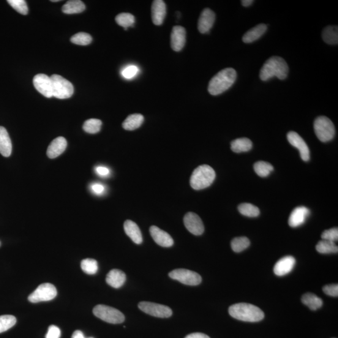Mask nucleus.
I'll use <instances>...</instances> for the list:
<instances>
[{
    "instance_id": "49530a36",
    "label": "nucleus",
    "mask_w": 338,
    "mask_h": 338,
    "mask_svg": "<svg viewBox=\"0 0 338 338\" xmlns=\"http://www.w3.org/2000/svg\"><path fill=\"white\" fill-rule=\"evenodd\" d=\"M185 338H210L208 335L201 333V332H195V333L187 335Z\"/></svg>"
},
{
    "instance_id": "bb28decb",
    "label": "nucleus",
    "mask_w": 338,
    "mask_h": 338,
    "mask_svg": "<svg viewBox=\"0 0 338 338\" xmlns=\"http://www.w3.org/2000/svg\"><path fill=\"white\" fill-rule=\"evenodd\" d=\"M144 117L141 114H135L127 117L122 124V126L126 130H134L140 127L143 124Z\"/></svg>"
},
{
    "instance_id": "cd10ccee",
    "label": "nucleus",
    "mask_w": 338,
    "mask_h": 338,
    "mask_svg": "<svg viewBox=\"0 0 338 338\" xmlns=\"http://www.w3.org/2000/svg\"><path fill=\"white\" fill-rule=\"evenodd\" d=\"M302 303L306 305L311 310L316 311L323 306V301L318 296L313 293H306L301 298Z\"/></svg>"
},
{
    "instance_id": "f704fd0d",
    "label": "nucleus",
    "mask_w": 338,
    "mask_h": 338,
    "mask_svg": "<svg viewBox=\"0 0 338 338\" xmlns=\"http://www.w3.org/2000/svg\"><path fill=\"white\" fill-rule=\"evenodd\" d=\"M250 246V241L246 237L234 238L231 242L232 249L236 252H241Z\"/></svg>"
},
{
    "instance_id": "f8f14e48",
    "label": "nucleus",
    "mask_w": 338,
    "mask_h": 338,
    "mask_svg": "<svg viewBox=\"0 0 338 338\" xmlns=\"http://www.w3.org/2000/svg\"><path fill=\"white\" fill-rule=\"evenodd\" d=\"M287 138L291 145L299 150L301 159L304 161H308L310 159L309 147L301 136L295 132H290L288 133Z\"/></svg>"
},
{
    "instance_id": "1a4fd4ad",
    "label": "nucleus",
    "mask_w": 338,
    "mask_h": 338,
    "mask_svg": "<svg viewBox=\"0 0 338 338\" xmlns=\"http://www.w3.org/2000/svg\"><path fill=\"white\" fill-rule=\"evenodd\" d=\"M169 277L178 280L182 284L189 286H197L202 282V277L197 272L185 269L173 270L168 274Z\"/></svg>"
},
{
    "instance_id": "7ed1b4c3",
    "label": "nucleus",
    "mask_w": 338,
    "mask_h": 338,
    "mask_svg": "<svg viewBox=\"0 0 338 338\" xmlns=\"http://www.w3.org/2000/svg\"><path fill=\"white\" fill-rule=\"evenodd\" d=\"M229 313L232 317L246 322H259L264 318V313L260 308L247 303L232 305Z\"/></svg>"
},
{
    "instance_id": "7c9ffc66",
    "label": "nucleus",
    "mask_w": 338,
    "mask_h": 338,
    "mask_svg": "<svg viewBox=\"0 0 338 338\" xmlns=\"http://www.w3.org/2000/svg\"><path fill=\"white\" fill-rule=\"evenodd\" d=\"M238 210L242 215L249 217H256L260 214V209L255 206L249 203L240 204Z\"/></svg>"
},
{
    "instance_id": "393cba45",
    "label": "nucleus",
    "mask_w": 338,
    "mask_h": 338,
    "mask_svg": "<svg viewBox=\"0 0 338 338\" xmlns=\"http://www.w3.org/2000/svg\"><path fill=\"white\" fill-rule=\"evenodd\" d=\"M231 147L232 151L235 153H241L249 151L252 149V143L249 138H239L232 142Z\"/></svg>"
},
{
    "instance_id": "f257e3e1",
    "label": "nucleus",
    "mask_w": 338,
    "mask_h": 338,
    "mask_svg": "<svg viewBox=\"0 0 338 338\" xmlns=\"http://www.w3.org/2000/svg\"><path fill=\"white\" fill-rule=\"evenodd\" d=\"M289 67L284 59L279 57H272L269 59L261 68L260 78L267 81L274 77L285 80L288 77Z\"/></svg>"
},
{
    "instance_id": "c756f323",
    "label": "nucleus",
    "mask_w": 338,
    "mask_h": 338,
    "mask_svg": "<svg viewBox=\"0 0 338 338\" xmlns=\"http://www.w3.org/2000/svg\"><path fill=\"white\" fill-rule=\"evenodd\" d=\"M316 250L321 254L337 253L338 247L335 242L322 240L316 245Z\"/></svg>"
},
{
    "instance_id": "f3484780",
    "label": "nucleus",
    "mask_w": 338,
    "mask_h": 338,
    "mask_svg": "<svg viewBox=\"0 0 338 338\" xmlns=\"http://www.w3.org/2000/svg\"><path fill=\"white\" fill-rule=\"evenodd\" d=\"M186 32L184 27L174 26L171 33V47L175 51H180L184 48L185 43Z\"/></svg>"
},
{
    "instance_id": "a19ab883",
    "label": "nucleus",
    "mask_w": 338,
    "mask_h": 338,
    "mask_svg": "<svg viewBox=\"0 0 338 338\" xmlns=\"http://www.w3.org/2000/svg\"><path fill=\"white\" fill-rule=\"evenodd\" d=\"M138 69L135 65H130L122 70V75L125 78L130 79L137 74Z\"/></svg>"
},
{
    "instance_id": "473e14b6",
    "label": "nucleus",
    "mask_w": 338,
    "mask_h": 338,
    "mask_svg": "<svg viewBox=\"0 0 338 338\" xmlns=\"http://www.w3.org/2000/svg\"><path fill=\"white\" fill-rule=\"evenodd\" d=\"M254 168L256 173L261 177H268L274 170L273 166L268 162L260 161L255 163Z\"/></svg>"
},
{
    "instance_id": "c9c22d12",
    "label": "nucleus",
    "mask_w": 338,
    "mask_h": 338,
    "mask_svg": "<svg viewBox=\"0 0 338 338\" xmlns=\"http://www.w3.org/2000/svg\"><path fill=\"white\" fill-rule=\"evenodd\" d=\"M81 268L86 274L93 275L97 273L99 266L96 260L93 259H86L81 262Z\"/></svg>"
},
{
    "instance_id": "0eeeda50",
    "label": "nucleus",
    "mask_w": 338,
    "mask_h": 338,
    "mask_svg": "<svg viewBox=\"0 0 338 338\" xmlns=\"http://www.w3.org/2000/svg\"><path fill=\"white\" fill-rule=\"evenodd\" d=\"M93 313L96 317L111 324H121L125 321V316L116 308L99 304L94 307Z\"/></svg>"
},
{
    "instance_id": "4be33fe9",
    "label": "nucleus",
    "mask_w": 338,
    "mask_h": 338,
    "mask_svg": "<svg viewBox=\"0 0 338 338\" xmlns=\"http://www.w3.org/2000/svg\"><path fill=\"white\" fill-rule=\"evenodd\" d=\"M124 228L125 233L134 243L140 244L143 242V235L137 223L132 220H127L124 223Z\"/></svg>"
},
{
    "instance_id": "6e6552de",
    "label": "nucleus",
    "mask_w": 338,
    "mask_h": 338,
    "mask_svg": "<svg viewBox=\"0 0 338 338\" xmlns=\"http://www.w3.org/2000/svg\"><path fill=\"white\" fill-rule=\"evenodd\" d=\"M57 295L55 287L50 283H44L38 287L29 297L30 302L33 303L48 301L53 299Z\"/></svg>"
},
{
    "instance_id": "4468645a",
    "label": "nucleus",
    "mask_w": 338,
    "mask_h": 338,
    "mask_svg": "<svg viewBox=\"0 0 338 338\" xmlns=\"http://www.w3.org/2000/svg\"><path fill=\"white\" fill-rule=\"evenodd\" d=\"M215 15L213 11L205 8L202 12L198 21V30L201 34H207L213 26Z\"/></svg>"
},
{
    "instance_id": "3c124183",
    "label": "nucleus",
    "mask_w": 338,
    "mask_h": 338,
    "mask_svg": "<svg viewBox=\"0 0 338 338\" xmlns=\"http://www.w3.org/2000/svg\"><path fill=\"white\" fill-rule=\"evenodd\" d=\"M89 338H94V337H89Z\"/></svg>"
},
{
    "instance_id": "ea45409f",
    "label": "nucleus",
    "mask_w": 338,
    "mask_h": 338,
    "mask_svg": "<svg viewBox=\"0 0 338 338\" xmlns=\"http://www.w3.org/2000/svg\"><path fill=\"white\" fill-rule=\"evenodd\" d=\"M321 238L331 242L337 241L338 230L337 228H332L330 230L324 231L321 235Z\"/></svg>"
},
{
    "instance_id": "4c0bfd02",
    "label": "nucleus",
    "mask_w": 338,
    "mask_h": 338,
    "mask_svg": "<svg viewBox=\"0 0 338 338\" xmlns=\"http://www.w3.org/2000/svg\"><path fill=\"white\" fill-rule=\"evenodd\" d=\"M71 42L78 45H88L92 42V37L91 35L84 32H80L73 35L71 38Z\"/></svg>"
},
{
    "instance_id": "423d86ee",
    "label": "nucleus",
    "mask_w": 338,
    "mask_h": 338,
    "mask_svg": "<svg viewBox=\"0 0 338 338\" xmlns=\"http://www.w3.org/2000/svg\"><path fill=\"white\" fill-rule=\"evenodd\" d=\"M314 129L319 140L323 143L330 141L334 137V125L328 117H318L315 121Z\"/></svg>"
},
{
    "instance_id": "09e8293b",
    "label": "nucleus",
    "mask_w": 338,
    "mask_h": 338,
    "mask_svg": "<svg viewBox=\"0 0 338 338\" xmlns=\"http://www.w3.org/2000/svg\"><path fill=\"white\" fill-rule=\"evenodd\" d=\"M253 2L252 0H242V1H241V4L242 6L248 7H249L250 5H251L253 4Z\"/></svg>"
},
{
    "instance_id": "e433bc0d",
    "label": "nucleus",
    "mask_w": 338,
    "mask_h": 338,
    "mask_svg": "<svg viewBox=\"0 0 338 338\" xmlns=\"http://www.w3.org/2000/svg\"><path fill=\"white\" fill-rule=\"evenodd\" d=\"M16 319L12 315L0 316V333L8 330L15 326Z\"/></svg>"
},
{
    "instance_id": "b1692460",
    "label": "nucleus",
    "mask_w": 338,
    "mask_h": 338,
    "mask_svg": "<svg viewBox=\"0 0 338 338\" xmlns=\"http://www.w3.org/2000/svg\"><path fill=\"white\" fill-rule=\"evenodd\" d=\"M267 29V25L265 24H260L254 27L249 30L244 34L242 37V41L246 43H250L260 39L263 35L265 34Z\"/></svg>"
},
{
    "instance_id": "a211bd4d",
    "label": "nucleus",
    "mask_w": 338,
    "mask_h": 338,
    "mask_svg": "<svg viewBox=\"0 0 338 338\" xmlns=\"http://www.w3.org/2000/svg\"><path fill=\"white\" fill-rule=\"evenodd\" d=\"M310 214V211L306 207L300 206L294 209L289 218V225L297 228L303 224Z\"/></svg>"
},
{
    "instance_id": "20e7f679",
    "label": "nucleus",
    "mask_w": 338,
    "mask_h": 338,
    "mask_svg": "<svg viewBox=\"0 0 338 338\" xmlns=\"http://www.w3.org/2000/svg\"><path fill=\"white\" fill-rule=\"evenodd\" d=\"M215 179L214 169L208 165H202L193 171L190 184L193 189L202 190L209 187L213 183Z\"/></svg>"
},
{
    "instance_id": "58836bf2",
    "label": "nucleus",
    "mask_w": 338,
    "mask_h": 338,
    "mask_svg": "<svg viewBox=\"0 0 338 338\" xmlns=\"http://www.w3.org/2000/svg\"><path fill=\"white\" fill-rule=\"evenodd\" d=\"M8 4L20 14H28L29 8L24 0H8Z\"/></svg>"
},
{
    "instance_id": "f03ea898",
    "label": "nucleus",
    "mask_w": 338,
    "mask_h": 338,
    "mask_svg": "<svg viewBox=\"0 0 338 338\" xmlns=\"http://www.w3.org/2000/svg\"><path fill=\"white\" fill-rule=\"evenodd\" d=\"M236 71L233 68H227L218 72L209 81L208 91L212 95H218L228 91L235 82Z\"/></svg>"
},
{
    "instance_id": "dca6fc26",
    "label": "nucleus",
    "mask_w": 338,
    "mask_h": 338,
    "mask_svg": "<svg viewBox=\"0 0 338 338\" xmlns=\"http://www.w3.org/2000/svg\"><path fill=\"white\" fill-rule=\"evenodd\" d=\"M295 264V258L291 256H286L280 259L275 264L274 274L278 276H285L292 271Z\"/></svg>"
},
{
    "instance_id": "a18cd8bd",
    "label": "nucleus",
    "mask_w": 338,
    "mask_h": 338,
    "mask_svg": "<svg viewBox=\"0 0 338 338\" xmlns=\"http://www.w3.org/2000/svg\"><path fill=\"white\" fill-rule=\"evenodd\" d=\"M95 170H96L97 173L102 177L107 176L110 174V170L107 167H103V166H99Z\"/></svg>"
},
{
    "instance_id": "5701e85b",
    "label": "nucleus",
    "mask_w": 338,
    "mask_h": 338,
    "mask_svg": "<svg viewBox=\"0 0 338 338\" xmlns=\"http://www.w3.org/2000/svg\"><path fill=\"white\" fill-rule=\"evenodd\" d=\"M12 151V141L7 130L4 127L0 126V154L3 156H10Z\"/></svg>"
},
{
    "instance_id": "2eb2a0df",
    "label": "nucleus",
    "mask_w": 338,
    "mask_h": 338,
    "mask_svg": "<svg viewBox=\"0 0 338 338\" xmlns=\"http://www.w3.org/2000/svg\"><path fill=\"white\" fill-rule=\"evenodd\" d=\"M150 233L154 241L159 246L169 247L173 246L174 240L165 231L160 230L157 226H151Z\"/></svg>"
},
{
    "instance_id": "37998d69",
    "label": "nucleus",
    "mask_w": 338,
    "mask_h": 338,
    "mask_svg": "<svg viewBox=\"0 0 338 338\" xmlns=\"http://www.w3.org/2000/svg\"><path fill=\"white\" fill-rule=\"evenodd\" d=\"M61 336V329L58 327L54 325H51L48 328L47 333H46V338H60Z\"/></svg>"
},
{
    "instance_id": "8fccbe9b",
    "label": "nucleus",
    "mask_w": 338,
    "mask_h": 338,
    "mask_svg": "<svg viewBox=\"0 0 338 338\" xmlns=\"http://www.w3.org/2000/svg\"><path fill=\"white\" fill-rule=\"evenodd\" d=\"M51 2H59V0H51Z\"/></svg>"
},
{
    "instance_id": "412c9836",
    "label": "nucleus",
    "mask_w": 338,
    "mask_h": 338,
    "mask_svg": "<svg viewBox=\"0 0 338 338\" xmlns=\"http://www.w3.org/2000/svg\"><path fill=\"white\" fill-rule=\"evenodd\" d=\"M126 275L119 269H112L107 275L106 282L114 288L118 289L124 285Z\"/></svg>"
},
{
    "instance_id": "2f4dec72",
    "label": "nucleus",
    "mask_w": 338,
    "mask_h": 338,
    "mask_svg": "<svg viewBox=\"0 0 338 338\" xmlns=\"http://www.w3.org/2000/svg\"><path fill=\"white\" fill-rule=\"evenodd\" d=\"M116 21L119 25L124 27L125 31L130 26H132L135 23V17L130 13H122L117 15Z\"/></svg>"
},
{
    "instance_id": "72a5a7b5",
    "label": "nucleus",
    "mask_w": 338,
    "mask_h": 338,
    "mask_svg": "<svg viewBox=\"0 0 338 338\" xmlns=\"http://www.w3.org/2000/svg\"><path fill=\"white\" fill-rule=\"evenodd\" d=\"M102 122L99 119H91L84 122L83 129L84 132L89 133H97L100 132Z\"/></svg>"
},
{
    "instance_id": "79ce46f5",
    "label": "nucleus",
    "mask_w": 338,
    "mask_h": 338,
    "mask_svg": "<svg viewBox=\"0 0 338 338\" xmlns=\"http://www.w3.org/2000/svg\"><path fill=\"white\" fill-rule=\"evenodd\" d=\"M323 292L327 295L337 297L338 296V286L337 285H329L324 286L323 288Z\"/></svg>"
},
{
    "instance_id": "ddd939ff",
    "label": "nucleus",
    "mask_w": 338,
    "mask_h": 338,
    "mask_svg": "<svg viewBox=\"0 0 338 338\" xmlns=\"http://www.w3.org/2000/svg\"><path fill=\"white\" fill-rule=\"evenodd\" d=\"M33 82L35 89L43 96L46 98L53 97L51 78L48 75L42 73L35 75Z\"/></svg>"
},
{
    "instance_id": "c85d7f7f",
    "label": "nucleus",
    "mask_w": 338,
    "mask_h": 338,
    "mask_svg": "<svg viewBox=\"0 0 338 338\" xmlns=\"http://www.w3.org/2000/svg\"><path fill=\"white\" fill-rule=\"evenodd\" d=\"M323 39L329 45H337L338 43L337 26H329L324 29L322 34Z\"/></svg>"
},
{
    "instance_id": "a878e982",
    "label": "nucleus",
    "mask_w": 338,
    "mask_h": 338,
    "mask_svg": "<svg viewBox=\"0 0 338 338\" xmlns=\"http://www.w3.org/2000/svg\"><path fill=\"white\" fill-rule=\"evenodd\" d=\"M86 5L80 0H70L62 7V12L65 14L72 15L83 12Z\"/></svg>"
},
{
    "instance_id": "c03bdc74",
    "label": "nucleus",
    "mask_w": 338,
    "mask_h": 338,
    "mask_svg": "<svg viewBox=\"0 0 338 338\" xmlns=\"http://www.w3.org/2000/svg\"><path fill=\"white\" fill-rule=\"evenodd\" d=\"M92 190L96 194H102L105 190V187L102 184H94L92 185Z\"/></svg>"
},
{
    "instance_id": "39448f33",
    "label": "nucleus",
    "mask_w": 338,
    "mask_h": 338,
    "mask_svg": "<svg viewBox=\"0 0 338 338\" xmlns=\"http://www.w3.org/2000/svg\"><path fill=\"white\" fill-rule=\"evenodd\" d=\"M50 78L53 97L59 99H66L72 96L74 88L70 81L59 75H51Z\"/></svg>"
},
{
    "instance_id": "9b49d317",
    "label": "nucleus",
    "mask_w": 338,
    "mask_h": 338,
    "mask_svg": "<svg viewBox=\"0 0 338 338\" xmlns=\"http://www.w3.org/2000/svg\"><path fill=\"white\" fill-rule=\"evenodd\" d=\"M184 222L187 230L193 235L200 236L203 234L204 223L198 215L193 212H188L184 216Z\"/></svg>"
},
{
    "instance_id": "de8ad7c7",
    "label": "nucleus",
    "mask_w": 338,
    "mask_h": 338,
    "mask_svg": "<svg viewBox=\"0 0 338 338\" xmlns=\"http://www.w3.org/2000/svg\"><path fill=\"white\" fill-rule=\"evenodd\" d=\"M72 338H86L84 336L83 332L81 331L77 330L73 332Z\"/></svg>"
},
{
    "instance_id": "9d476101",
    "label": "nucleus",
    "mask_w": 338,
    "mask_h": 338,
    "mask_svg": "<svg viewBox=\"0 0 338 338\" xmlns=\"http://www.w3.org/2000/svg\"><path fill=\"white\" fill-rule=\"evenodd\" d=\"M138 307L142 312L154 317L167 318L173 315V311L170 307L154 302H140L138 304Z\"/></svg>"
},
{
    "instance_id": "6ab92c4d",
    "label": "nucleus",
    "mask_w": 338,
    "mask_h": 338,
    "mask_svg": "<svg viewBox=\"0 0 338 338\" xmlns=\"http://www.w3.org/2000/svg\"><path fill=\"white\" fill-rule=\"evenodd\" d=\"M166 15V5L162 0H155L152 5V19L155 25H161Z\"/></svg>"
},
{
    "instance_id": "aec40b11",
    "label": "nucleus",
    "mask_w": 338,
    "mask_h": 338,
    "mask_svg": "<svg viewBox=\"0 0 338 338\" xmlns=\"http://www.w3.org/2000/svg\"><path fill=\"white\" fill-rule=\"evenodd\" d=\"M67 146L66 139L63 137L54 138L48 146L46 154L50 159H54L65 151Z\"/></svg>"
}]
</instances>
